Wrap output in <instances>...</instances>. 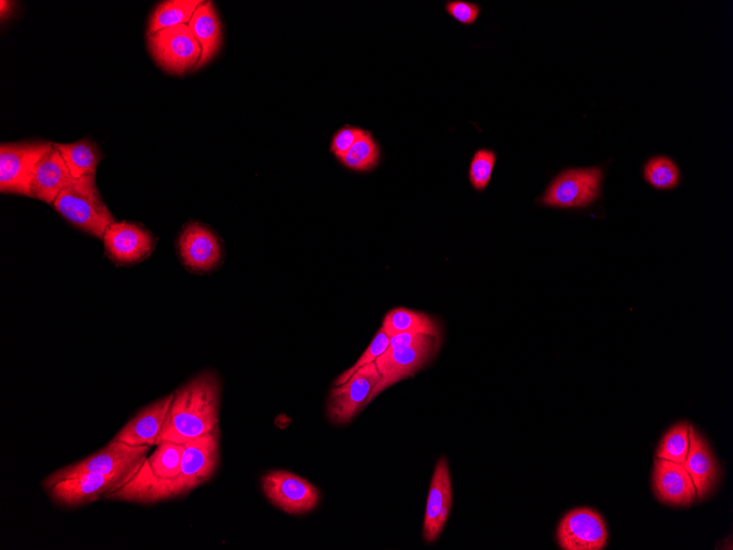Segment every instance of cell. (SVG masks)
I'll return each mask as SVG.
<instances>
[{
    "mask_svg": "<svg viewBox=\"0 0 733 550\" xmlns=\"http://www.w3.org/2000/svg\"><path fill=\"white\" fill-rule=\"evenodd\" d=\"M440 338L414 345L388 347L376 360L375 366L381 374L380 381L371 391L366 404L380 393L397 382L414 375L432 360L438 351Z\"/></svg>",
    "mask_w": 733,
    "mask_h": 550,
    "instance_id": "8",
    "label": "cell"
},
{
    "mask_svg": "<svg viewBox=\"0 0 733 550\" xmlns=\"http://www.w3.org/2000/svg\"><path fill=\"white\" fill-rule=\"evenodd\" d=\"M184 444L163 440L145 459L138 472L132 478L136 481L169 480L176 478L181 470Z\"/></svg>",
    "mask_w": 733,
    "mask_h": 550,
    "instance_id": "20",
    "label": "cell"
},
{
    "mask_svg": "<svg viewBox=\"0 0 733 550\" xmlns=\"http://www.w3.org/2000/svg\"><path fill=\"white\" fill-rule=\"evenodd\" d=\"M390 337L381 327L374 335L368 348L362 352L360 358L352 367L343 371L334 382V386L340 385L348 381V379L361 367L375 362V360L388 348Z\"/></svg>",
    "mask_w": 733,
    "mask_h": 550,
    "instance_id": "29",
    "label": "cell"
},
{
    "mask_svg": "<svg viewBox=\"0 0 733 550\" xmlns=\"http://www.w3.org/2000/svg\"><path fill=\"white\" fill-rule=\"evenodd\" d=\"M149 446H131L112 439L109 444L91 456L64 467L49 474L43 482L47 490L56 482L83 473H127L135 475L143 465Z\"/></svg>",
    "mask_w": 733,
    "mask_h": 550,
    "instance_id": "5",
    "label": "cell"
},
{
    "mask_svg": "<svg viewBox=\"0 0 733 550\" xmlns=\"http://www.w3.org/2000/svg\"><path fill=\"white\" fill-rule=\"evenodd\" d=\"M221 392V380L211 370L178 388L156 445L163 440L185 444L213 431L218 425Z\"/></svg>",
    "mask_w": 733,
    "mask_h": 550,
    "instance_id": "2",
    "label": "cell"
},
{
    "mask_svg": "<svg viewBox=\"0 0 733 550\" xmlns=\"http://www.w3.org/2000/svg\"><path fill=\"white\" fill-rule=\"evenodd\" d=\"M181 263L195 273L216 269L223 260V247L216 234L199 222L184 225L177 240Z\"/></svg>",
    "mask_w": 733,
    "mask_h": 550,
    "instance_id": "13",
    "label": "cell"
},
{
    "mask_svg": "<svg viewBox=\"0 0 733 550\" xmlns=\"http://www.w3.org/2000/svg\"><path fill=\"white\" fill-rule=\"evenodd\" d=\"M102 242L105 254L113 263L131 267L153 254L157 238L139 223L115 221L105 229Z\"/></svg>",
    "mask_w": 733,
    "mask_h": 550,
    "instance_id": "9",
    "label": "cell"
},
{
    "mask_svg": "<svg viewBox=\"0 0 733 550\" xmlns=\"http://www.w3.org/2000/svg\"><path fill=\"white\" fill-rule=\"evenodd\" d=\"M201 2L200 0H167L160 2L150 14L147 34L178 24H188Z\"/></svg>",
    "mask_w": 733,
    "mask_h": 550,
    "instance_id": "24",
    "label": "cell"
},
{
    "mask_svg": "<svg viewBox=\"0 0 733 550\" xmlns=\"http://www.w3.org/2000/svg\"><path fill=\"white\" fill-rule=\"evenodd\" d=\"M683 465L695 484L697 496L707 497L720 478V469L708 441L691 425L689 450Z\"/></svg>",
    "mask_w": 733,
    "mask_h": 550,
    "instance_id": "17",
    "label": "cell"
},
{
    "mask_svg": "<svg viewBox=\"0 0 733 550\" xmlns=\"http://www.w3.org/2000/svg\"><path fill=\"white\" fill-rule=\"evenodd\" d=\"M382 328L388 337L401 333H416L441 338L440 326L433 317L405 307L388 311L383 318Z\"/></svg>",
    "mask_w": 733,
    "mask_h": 550,
    "instance_id": "22",
    "label": "cell"
},
{
    "mask_svg": "<svg viewBox=\"0 0 733 550\" xmlns=\"http://www.w3.org/2000/svg\"><path fill=\"white\" fill-rule=\"evenodd\" d=\"M375 362L358 369L345 383L334 386L327 402L328 419L335 425H345L366 406V400L380 381Z\"/></svg>",
    "mask_w": 733,
    "mask_h": 550,
    "instance_id": "10",
    "label": "cell"
},
{
    "mask_svg": "<svg viewBox=\"0 0 733 550\" xmlns=\"http://www.w3.org/2000/svg\"><path fill=\"white\" fill-rule=\"evenodd\" d=\"M446 12L464 25L474 24L482 11L480 4L464 0H449L444 3Z\"/></svg>",
    "mask_w": 733,
    "mask_h": 550,
    "instance_id": "30",
    "label": "cell"
},
{
    "mask_svg": "<svg viewBox=\"0 0 733 550\" xmlns=\"http://www.w3.org/2000/svg\"><path fill=\"white\" fill-rule=\"evenodd\" d=\"M497 155L489 148L477 149L469 166V181L476 191H484L490 182Z\"/></svg>",
    "mask_w": 733,
    "mask_h": 550,
    "instance_id": "28",
    "label": "cell"
},
{
    "mask_svg": "<svg viewBox=\"0 0 733 550\" xmlns=\"http://www.w3.org/2000/svg\"><path fill=\"white\" fill-rule=\"evenodd\" d=\"M134 475L127 473H83L56 482L47 489L52 500L65 507H76L97 501L117 490Z\"/></svg>",
    "mask_w": 733,
    "mask_h": 550,
    "instance_id": "11",
    "label": "cell"
},
{
    "mask_svg": "<svg viewBox=\"0 0 733 550\" xmlns=\"http://www.w3.org/2000/svg\"><path fill=\"white\" fill-rule=\"evenodd\" d=\"M364 133V130L356 126L346 125L339 128L330 143L331 153L340 160Z\"/></svg>",
    "mask_w": 733,
    "mask_h": 550,
    "instance_id": "31",
    "label": "cell"
},
{
    "mask_svg": "<svg viewBox=\"0 0 733 550\" xmlns=\"http://www.w3.org/2000/svg\"><path fill=\"white\" fill-rule=\"evenodd\" d=\"M54 146L74 178L95 176L97 167L102 159L97 143L90 138H82L68 144L54 143Z\"/></svg>",
    "mask_w": 733,
    "mask_h": 550,
    "instance_id": "23",
    "label": "cell"
},
{
    "mask_svg": "<svg viewBox=\"0 0 733 550\" xmlns=\"http://www.w3.org/2000/svg\"><path fill=\"white\" fill-rule=\"evenodd\" d=\"M556 538L564 550H600L606 546L608 532L598 512L579 507L563 516L557 526Z\"/></svg>",
    "mask_w": 733,
    "mask_h": 550,
    "instance_id": "14",
    "label": "cell"
},
{
    "mask_svg": "<svg viewBox=\"0 0 733 550\" xmlns=\"http://www.w3.org/2000/svg\"><path fill=\"white\" fill-rule=\"evenodd\" d=\"M218 427L184 444L180 473L169 480H129L106 494L109 500L153 504L185 495L211 479L218 464Z\"/></svg>",
    "mask_w": 733,
    "mask_h": 550,
    "instance_id": "1",
    "label": "cell"
},
{
    "mask_svg": "<svg viewBox=\"0 0 733 550\" xmlns=\"http://www.w3.org/2000/svg\"><path fill=\"white\" fill-rule=\"evenodd\" d=\"M50 142L2 143L0 145V191L30 197L31 181Z\"/></svg>",
    "mask_w": 733,
    "mask_h": 550,
    "instance_id": "7",
    "label": "cell"
},
{
    "mask_svg": "<svg viewBox=\"0 0 733 550\" xmlns=\"http://www.w3.org/2000/svg\"><path fill=\"white\" fill-rule=\"evenodd\" d=\"M652 486L655 496L663 503L688 506L696 496L695 484L681 463L657 458L654 461Z\"/></svg>",
    "mask_w": 733,
    "mask_h": 550,
    "instance_id": "15",
    "label": "cell"
},
{
    "mask_svg": "<svg viewBox=\"0 0 733 550\" xmlns=\"http://www.w3.org/2000/svg\"><path fill=\"white\" fill-rule=\"evenodd\" d=\"M446 504H452V485L447 459L441 457L435 467L426 503L422 536L427 542L437 539L435 524L440 509Z\"/></svg>",
    "mask_w": 733,
    "mask_h": 550,
    "instance_id": "21",
    "label": "cell"
},
{
    "mask_svg": "<svg viewBox=\"0 0 733 550\" xmlns=\"http://www.w3.org/2000/svg\"><path fill=\"white\" fill-rule=\"evenodd\" d=\"M188 26L201 46V57L194 69L196 70L211 61L222 47V23L214 3L202 1Z\"/></svg>",
    "mask_w": 733,
    "mask_h": 550,
    "instance_id": "19",
    "label": "cell"
},
{
    "mask_svg": "<svg viewBox=\"0 0 733 550\" xmlns=\"http://www.w3.org/2000/svg\"><path fill=\"white\" fill-rule=\"evenodd\" d=\"M173 392L143 407L114 436V439L131 446L156 445L162 428Z\"/></svg>",
    "mask_w": 733,
    "mask_h": 550,
    "instance_id": "16",
    "label": "cell"
},
{
    "mask_svg": "<svg viewBox=\"0 0 733 550\" xmlns=\"http://www.w3.org/2000/svg\"><path fill=\"white\" fill-rule=\"evenodd\" d=\"M380 160V149L370 132L365 131L340 159L342 165L356 171L372 170Z\"/></svg>",
    "mask_w": 733,
    "mask_h": 550,
    "instance_id": "26",
    "label": "cell"
},
{
    "mask_svg": "<svg viewBox=\"0 0 733 550\" xmlns=\"http://www.w3.org/2000/svg\"><path fill=\"white\" fill-rule=\"evenodd\" d=\"M432 336L416 334V333H401L390 337L388 347L414 346L431 340Z\"/></svg>",
    "mask_w": 733,
    "mask_h": 550,
    "instance_id": "32",
    "label": "cell"
},
{
    "mask_svg": "<svg viewBox=\"0 0 733 550\" xmlns=\"http://www.w3.org/2000/svg\"><path fill=\"white\" fill-rule=\"evenodd\" d=\"M72 179L61 155L53 144L36 165L31 181L30 198L53 205L55 199Z\"/></svg>",
    "mask_w": 733,
    "mask_h": 550,
    "instance_id": "18",
    "label": "cell"
},
{
    "mask_svg": "<svg viewBox=\"0 0 733 550\" xmlns=\"http://www.w3.org/2000/svg\"><path fill=\"white\" fill-rule=\"evenodd\" d=\"M147 45L156 64L171 75L195 69L201 57V46L188 24L147 34Z\"/></svg>",
    "mask_w": 733,
    "mask_h": 550,
    "instance_id": "6",
    "label": "cell"
},
{
    "mask_svg": "<svg viewBox=\"0 0 733 550\" xmlns=\"http://www.w3.org/2000/svg\"><path fill=\"white\" fill-rule=\"evenodd\" d=\"M602 181L601 167L566 168L552 179L539 203L566 210L588 207L600 199Z\"/></svg>",
    "mask_w": 733,
    "mask_h": 550,
    "instance_id": "4",
    "label": "cell"
},
{
    "mask_svg": "<svg viewBox=\"0 0 733 550\" xmlns=\"http://www.w3.org/2000/svg\"><path fill=\"white\" fill-rule=\"evenodd\" d=\"M53 206L75 227L99 239L116 221L98 190L95 176L74 178L55 199Z\"/></svg>",
    "mask_w": 733,
    "mask_h": 550,
    "instance_id": "3",
    "label": "cell"
},
{
    "mask_svg": "<svg viewBox=\"0 0 733 550\" xmlns=\"http://www.w3.org/2000/svg\"><path fill=\"white\" fill-rule=\"evenodd\" d=\"M689 450V424L679 422L670 427L659 441L656 458L684 463Z\"/></svg>",
    "mask_w": 733,
    "mask_h": 550,
    "instance_id": "27",
    "label": "cell"
},
{
    "mask_svg": "<svg viewBox=\"0 0 733 550\" xmlns=\"http://www.w3.org/2000/svg\"><path fill=\"white\" fill-rule=\"evenodd\" d=\"M12 8H13V2L3 1V0L0 1V12H1V19L2 20L4 19L5 14H7V18H8V15L12 12Z\"/></svg>",
    "mask_w": 733,
    "mask_h": 550,
    "instance_id": "33",
    "label": "cell"
},
{
    "mask_svg": "<svg viewBox=\"0 0 733 550\" xmlns=\"http://www.w3.org/2000/svg\"><path fill=\"white\" fill-rule=\"evenodd\" d=\"M261 486L267 498L287 514L311 512L319 501L316 486L306 479L283 470L264 474Z\"/></svg>",
    "mask_w": 733,
    "mask_h": 550,
    "instance_id": "12",
    "label": "cell"
},
{
    "mask_svg": "<svg viewBox=\"0 0 733 550\" xmlns=\"http://www.w3.org/2000/svg\"><path fill=\"white\" fill-rule=\"evenodd\" d=\"M642 175L644 181L656 190H673L681 180L678 165L665 155L649 158L643 165Z\"/></svg>",
    "mask_w": 733,
    "mask_h": 550,
    "instance_id": "25",
    "label": "cell"
}]
</instances>
